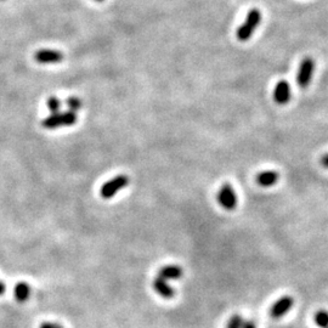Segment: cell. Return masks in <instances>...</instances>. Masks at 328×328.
<instances>
[{
	"label": "cell",
	"mask_w": 328,
	"mask_h": 328,
	"mask_svg": "<svg viewBox=\"0 0 328 328\" xmlns=\"http://www.w3.org/2000/svg\"><path fill=\"white\" fill-rule=\"evenodd\" d=\"M294 305V299L291 296H284L281 297L277 302L272 304L271 309H270V316L272 318H281L282 316L287 314L290 310L293 308Z\"/></svg>",
	"instance_id": "cell-6"
},
{
	"label": "cell",
	"mask_w": 328,
	"mask_h": 328,
	"mask_svg": "<svg viewBox=\"0 0 328 328\" xmlns=\"http://www.w3.org/2000/svg\"><path fill=\"white\" fill-rule=\"evenodd\" d=\"M218 200L221 207L227 211H233L237 206V196L235 190L229 184H224L218 193Z\"/></svg>",
	"instance_id": "cell-5"
},
{
	"label": "cell",
	"mask_w": 328,
	"mask_h": 328,
	"mask_svg": "<svg viewBox=\"0 0 328 328\" xmlns=\"http://www.w3.org/2000/svg\"><path fill=\"white\" fill-rule=\"evenodd\" d=\"M321 166L324 167V168L328 169V153L324 154L323 157H321V160H320Z\"/></svg>",
	"instance_id": "cell-19"
},
{
	"label": "cell",
	"mask_w": 328,
	"mask_h": 328,
	"mask_svg": "<svg viewBox=\"0 0 328 328\" xmlns=\"http://www.w3.org/2000/svg\"><path fill=\"white\" fill-rule=\"evenodd\" d=\"M314 320L315 323L317 324L318 327L328 328V311H326V310H320V311H317Z\"/></svg>",
	"instance_id": "cell-13"
},
{
	"label": "cell",
	"mask_w": 328,
	"mask_h": 328,
	"mask_svg": "<svg viewBox=\"0 0 328 328\" xmlns=\"http://www.w3.org/2000/svg\"><path fill=\"white\" fill-rule=\"evenodd\" d=\"M47 105H48L49 111H50L51 114H53V113H59L60 109H61V106H62V103H61V101L59 99H57L56 96H51L50 99L48 100Z\"/></svg>",
	"instance_id": "cell-15"
},
{
	"label": "cell",
	"mask_w": 328,
	"mask_h": 328,
	"mask_svg": "<svg viewBox=\"0 0 328 328\" xmlns=\"http://www.w3.org/2000/svg\"><path fill=\"white\" fill-rule=\"evenodd\" d=\"M5 292V284L3 282H0V294H3Z\"/></svg>",
	"instance_id": "cell-20"
},
{
	"label": "cell",
	"mask_w": 328,
	"mask_h": 328,
	"mask_svg": "<svg viewBox=\"0 0 328 328\" xmlns=\"http://www.w3.org/2000/svg\"><path fill=\"white\" fill-rule=\"evenodd\" d=\"M181 276H182V269L180 266L168 265L162 267V269L159 270V276H158V277L166 279L167 281V279L180 278Z\"/></svg>",
	"instance_id": "cell-11"
},
{
	"label": "cell",
	"mask_w": 328,
	"mask_h": 328,
	"mask_svg": "<svg viewBox=\"0 0 328 328\" xmlns=\"http://www.w3.org/2000/svg\"><path fill=\"white\" fill-rule=\"evenodd\" d=\"M66 103H67V107H68V111L74 112V113H77L79 109L83 107V102H81L78 97H74V96L67 99Z\"/></svg>",
	"instance_id": "cell-14"
},
{
	"label": "cell",
	"mask_w": 328,
	"mask_h": 328,
	"mask_svg": "<svg viewBox=\"0 0 328 328\" xmlns=\"http://www.w3.org/2000/svg\"><path fill=\"white\" fill-rule=\"evenodd\" d=\"M128 184H129V178L127 175H118L102 185L101 190H100V194L105 199L112 198L118 191L123 190Z\"/></svg>",
	"instance_id": "cell-4"
},
{
	"label": "cell",
	"mask_w": 328,
	"mask_h": 328,
	"mask_svg": "<svg viewBox=\"0 0 328 328\" xmlns=\"http://www.w3.org/2000/svg\"><path fill=\"white\" fill-rule=\"evenodd\" d=\"M261 21V12L258 9H252L248 12L247 17H245L244 22H243L239 28L237 29V39L239 42H247L251 39V36L253 35L255 29L258 28V26L260 24Z\"/></svg>",
	"instance_id": "cell-1"
},
{
	"label": "cell",
	"mask_w": 328,
	"mask_h": 328,
	"mask_svg": "<svg viewBox=\"0 0 328 328\" xmlns=\"http://www.w3.org/2000/svg\"><path fill=\"white\" fill-rule=\"evenodd\" d=\"M278 173L275 170H265V172H260L257 175V182L263 187H270L278 181Z\"/></svg>",
	"instance_id": "cell-9"
},
{
	"label": "cell",
	"mask_w": 328,
	"mask_h": 328,
	"mask_svg": "<svg viewBox=\"0 0 328 328\" xmlns=\"http://www.w3.org/2000/svg\"><path fill=\"white\" fill-rule=\"evenodd\" d=\"M242 326L243 318L239 315H233L227 323V328H242Z\"/></svg>",
	"instance_id": "cell-16"
},
{
	"label": "cell",
	"mask_w": 328,
	"mask_h": 328,
	"mask_svg": "<svg viewBox=\"0 0 328 328\" xmlns=\"http://www.w3.org/2000/svg\"><path fill=\"white\" fill-rule=\"evenodd\" d=\"M39 328H62V327L56 323H51V322H44V323L40 324V327Z\"/></svg>",
	"instance_id": "cell-17"
},
{
	"label": "cell",
	"mask_w": 328,
	"mask_h": 328,
	"mask_svg": "<svg viewBox=\"0 0 328 328\" xmlns=\"http://www.w3.org/2000/svg\"><path fill=\"white\" fill-rule=\"evenodd\" d=\"M29 294H30L29 285L27 283H23V282L18 283L16 285V288H15V297H16L18 302H26V300L28 299Z\"/></svg>",
	"instance_id": "cell-12"
},
{
	"label": "cell",
	"mask_w": 328,
	"mask_h": 328,
	"mask_svg": "<svg viewBox=\"0 0 328 328\" xmlns=\"http://www.w3.org/2000/svg\"><path fill=\"white\" fill-rule=\"evenodd\" d=\"M242 328H257V326H255V323L253 321L248 320V321H243Z\"/></svg>",
	"instance_id": "cell-18"
},
{
	"label": "cell",
	"mask_w": 328,
	"mask_h": 328,
	"mask_svg": "<svg viewBox=\"0 0 328 328\" xmlns=\"http://www.w3.org/2000/svg\"><path fill=\"white\" fill-rule=\"evenodd\" d=\"M95 2H103V0H95Z\"/></svg>",
	"instance_id": "cell-21"
},
{
	"label": "cell",
	"mask_w": 328,
	"mask_h": 328,
	"mask_svg": "<svg viewBox=\"0 0 328 328\" xmlns=\"http://www.w3.org/2000/svg\"><path fill=\"white\" fill-rule=\"evenodd\" d=\"M291 85L287 80H279L273 89V100L277 105H287L291 101Z\"/></svg>",
	"instance_id": "cell-7"
},
{
	"label": "cell",
	"mask_w": 328,
	"mask_h": 328,
	"mask_svg": "<svg viewBox=\"0 0 328 328\" xmlns=\"http://www.w3.org/2000/svg\"><path fill=\"white\" fill-rule=\"evenodd\" d=\"M77 121V114L72 111L53 113L42 121V127L45 129H57L61 127H71Z\"/></svg>",
	"instance_id": "cell-2"
},
{
	"label": "cell",
	"mask_w": 328,
	"mask_h": 328,
	"mask_svg": "<svg viewBox=\"0 0 328 328\" xmlns=\"http://www.w3.org/2000/svg\"><path fill=\"white\" fill-rule=\"evenodd\" d=\"M153 287H154V290H156V292L158 294H160L162 297L167 298V299H169V298H173V297H174V294H175L174 290H173V288L170 287V285L168 284V282H167L166 279H163L160 277H157L156 279H154Z\"/></svg>",
	"instance_id": "cell-10"
},
{
	"label": "cell",
	"mask_w": 328,
	"mask_h": 328,
	"mask_svg": "<svg viewBox=\"0 0 328 328\" xmlns=\"http://www.w3.org/2000/svg\"><path fill=\"white\" fill-rule=\"evenodd\" d=\"M315 71V61L312 57H305L303 59L302 62H300L299 69H298V75H297V81L298 85H299L302 89H306L309 87L310 81H311L312 74H314Z\"/></svg>",
	"instance_id": "cell-3"
},
{
	"label": "cell",
	"mask_w": 328,
	"mask_h": 328,
	"mask_svg": "<svg viewBox=\"0 0 328 328\" xmlns=\"http://www.w3.org/2000/svg\"><path fill=\"white\" fill-rule=\"evenodd\" d=\"M34 60L38 63H59L63 60V54L57 50L44 49V50L36 51Z\"/></svg>",
	"instance_id": "cell-8"
}]
</instances>
